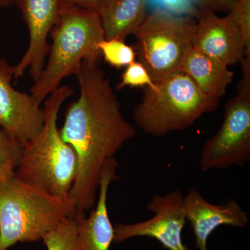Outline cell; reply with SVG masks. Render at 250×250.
I'll return each instance as SVG.
<instances>
[{"label": "cell", "mask_w": 250, "mask_h": 250, "mask_svg": "<svg viewBox=\"0 0 250 250\" xmlns=\"http://www.w3.org/2000/svg\"><path fill=\"white\" fill-rule=\"evenodd\" d=\"M75 75L80 96L67 108L59 131L77 155V177L69 195L76 214L85 215L96 205L104 166L136 136V129L123 116L99 63L83 62Z\"/></svg>", "instance_id": "1"}, {"label": "cell", "mask_w": 250, "mask_h": 250, "mask_svg": "<svg viewBox=\"0 0 250 250\" xmlns=\"http://www.w3.org/2000/svg\"><path fill=\"white\" fill-rule=\"evenodd\" d=\"M197 20L194 47L228 67L241 62L246 45L231 12L220 17L216 13L202 11Z\"/></svg>", "instance_id": "11"}, {"label": "cell", "mask_w": 250, "mask_h": 250, "mask_svg": "<svg viewBox=\"0 0 250 250\" xmlns=\"http://www.w3.org/2000/svg\"><path fill=\"white\" fill-rule=\"evenodd\" d=\"M153 9L166 10L174 15L188 16L197 19L200 11L190 0H149Z\"/></svg>", "instance_id": "20"}, {"label": "cell", "mask_w": 250, "mask_h": 250, "mask_svg": "<svg viewBox=\"0 0 250 250\" xmlns=\"http://www.w3.org/2000/svg\"><path fill=\"white\" fill-rule=\"evenodd\" d=\"M62 3L100 12L105 0H62Z\"/></svg>", "instance_id": "23"}, {"label": "cell", "mask_w": 250, "mask_h": 250, "mask_svg": "<svg viewBox=\"0 0 250 250\" xmlns=\"http://www.w3.org/2000/svg\"><path fill=\"white\" fill-rule=\"evenodd\" d=\"M68 85L59 86L45 102V121L41 131L24 143L15 177L57 197L70 196L77 173L76 153L62 139L57 126L59 110L72 96Z\"/></svg>", "instance_id": "2"}, {"label": "cell", "mask_w": 250, "mask_h": 250, "mask_svg": "<svg viewBox=\"0 0 250 250\" xmlns=\"http://www.w3.org/2000/svg\"><path fill=\"white\" fill-rule=\"evenodd\" d=\"M200 12H226L231 11L238 0H190Z\"/></svg>", "instance_id": "22"}, {"label": "cell", "mask_w": 250, "mask_h": 250, "mask_svg": "<svg viewBox=\"0 0 250 250\" xmlns=\"http://www.w3.org/2000/svg\"><path fill=\"white\" fill-rule=\"evenodd\" d=\"M78 223L75 215L62 220L42 237L47 250H76Z\"/></svg>", "instance_id": "16"}, {"label": "cell", "mask_w": 250, "mask_h": 250, "mask_svg": "<svg viewBox=\"0 0 250 250\" xmlns=\"http://www.w3.org/2000/svg\"><path fill=\"white\" fill-rule=\"evenodd\" d=\"M23 146L0 128V182L14 177Z\"/></svg>", "instance_id": "17"}, {"label": "cell", "mask_w": 250, "mask_h": 250, "mask_svg": "<svg viewBox=\"0 0 250 250\" xmlns=\"http://www.w3.org/2000/svg\"><path fill=\"white\" fill-rule=\"evenodd\" d=\"M230 12L244 39L246 55L250 56V0H238Z\"/></svg>", "instance_id": "21"}, {"label": "cell", "mask_w": 250, "mask_h": 250, "mask_svg": "<svg viewBox=\"0 0 250 250\" xmlns=\"http://www.w3.org/2000/svg\"><path fill=\"white\" fill-rule=\"evenodd\" d=\"M119 167L116 158L105 164L102 171L96 207L89 216L77 215L78 223L76 250H109L114 239V228L107 209L108 188L118 179L116 170Z\"/></svg>", "instance_id": "13"}, {"label": "cell", "mask_w": 250, "mask_h": 250, "mask_svg": "<svg viewBox=\"0 0 250 250\" xmlns=\"http://www.w3.org/2000/svg\"><path fill=\"white\" fill-rule=\"evenodd\" d=\"M126 86H147L153 88L155 87V83L143 64L135 61L126 67L122 75L121 82L117 85V88L122 89Z\"/></svg>", "instance_id": "19"}, {"label": "cell", "mask_w": 250, "mask_h": 250, "mask_svg": "<svg viewBox=\"0 0 250 250\" xmlns=\"http://www.w3.org/2000/svg\"><path fill=\"white\" fill-rule=\"evenodd\" d=\"M219 101L179 72L155 83L154 88H146L135 108L134 121L146 134L164 136L192 126L205 113L214 111Z\"/></svg>", "instance_id": "5"}, {"label": "cell", "mask_w": 250, "mask_h": 250, "mask_svg": "<svg viewBox=\"0 0 250 250\" xmlns=\"http://www.w3.org/2000/svg\"><path fill=\"white\" fill-rule=\"evenodd\" d=\"M149 0H105L100 10L106 39H125L147 17Z\"/></svg>", "instance_id": "15"}, {"label": "cell", "mask_w": 250, "mask_h": 250, "mask_svg": "<svg viewBox=\"0 0 250 250\" xmlns=\"http://www.w3.org/2000/svg\"><path fill=\"white\" fill-rule=\"evenodd\" d=\"M181 72L187 74L204 93L218 100L233 80L228 66L194 47L186 55Z\"/></svg>", "instance_id": "14"}, {"label": "cell", "mask_w": 250, "mask_h": 250, "mask_svg": "<svg viewBox=\"0 0 250 250\" xmlns=\"http://www.w3.org/2000/svg\"><path fill=\"white\" fill-rule=\"evenodd\" d=\"M98 47L105 62L116 68L126 67L136 59L134 47L121 39H104L99 42Z\"/></svg>", "instance_id": "18"}, {"label": "cell", "mask_w": 250, "mask_h": 250, "mask_svg": "<svg viewBox=\"0 0 250 250\" xmlns=\"http://www.w3.org/2000/svg\"><path fill=\"white\" fill-rule=\"evenodd\" d=\"M14 66L0 59V128L24 146L43 126L45 111L31 95L11 84Z\"/></svg>", "instance_id": "9"}, {"label": "cell", "mask_w": 250, "mask_h": 250, "mask_svg": "<svg viewBox=\"0 0 250 250\" xmlns=\"http://www.w3.org/2000/svg\"><path fill=\"white\" fill-rule=\"evenodd\" d=\"M50 33L48 60L30 90L39 104L60 86L63 79L75 75L82 62L100 63L98 44L105 39L98 12L64 3Z\"/></svg>", "instance_id": "3"}, {"label": "cell", "mask_w": 250, "mask_h": 250, "mask_svg": "<svg viewBox=\"0 0 250 250\" xmlns=\"http://www.w3.org/2000/svg\"><path fill=\"white\" fill-rule=\"evenodd\" d=\"M14 2V0H0V8L6 7Z\"/></svg>", "instance_id": "24"}, {"label": "cell", "mask_w": 250, "mask_h": 250, "mask_svg": "<svg viewBox=\"0 0 250 250\" xmlns=\"http://www.w3.org/2000/svg\"><path fill=\"white\" fill-rule=\"evenodd\" d=\"M241 62L243 79L238 93L225 105L223 124L200 153L202 172L243 167L250 161V59Z\"/></svg>", "instance_id": "7"}, {"label": "cell", "mask_w": 250, "mask_h": 250, "mask_svg": "<svg viewBox=\"0 0 250 250\" xmlns=\"http://www.w3.org/2000/svg\"><path fill=\"white\" fill-rule=\"evenodd\" d=\"M152 218L135 224L118 223L114 228L113 243H121L134 237L154 238L168 250H188L182 241L186 223L184 195L178 190L164 195L156 194L147 202Z\"/></svg>", "instance_id": "8"}, {"label": "cell", "mask_w": 250, "mask_h": 250, "mask_svg": "<svg viewBox=\"0 0 250 250\" xmlns=\"http://www.w3.org/2000/svg\"><path fill=\"white\" fill-rule=\"evenodd\" d=\"M184 207L187 220L195 235V247L199 250H207L208 237L218 227L244 228L248 222L247 213L235 200L213 205L195 188H190L184 196Z\"/></svg>", "instance_id": "12"}, {"label": "cell", "mask_w": 250, "mask_h": 250, "mask_svg": "<svg viewBox=\"0 0 250 250\" xmlns=\"http://www.w3.org/2000/svg\"><path fill=\"white\" fill-rule=\"evenodd\" d=\"M195 25V18L156 8L133 33L136 56L154 83L181 72L193 47Z\"/></svg>", "instance_id": "6"}, {"label": "cell", "mask_w": 250, "mask_h": 250, "mask_svg": "<svg viewBox=\"0 0 250 250\" xmlns=\"http://www.w3.org/2000/svg\"><path fill=\"white\" fill-rule=\"evenodd\" d=\"M21 11L29 32V45L22 59L14 66V78H20L29 70L34 82L40 77L48 55L47 42L57 22L62 0H14Z\"/></svg>", "instance_id": "10"}, {"label": "cell", "mask_w": 250, "mask_h": 250, "mask_svg": "<svg viewBox=\"0 0 250 250\" xmlns=\"http://www.w3.org/2000/svg\"><path fill=\"white\" fill-rule=\"evenodd\" d=\"M75 213L70 196H54L15 176L0 182V250H9L18 243L42 241Z\"/></svg>", "instance_id": "4"}]
</instances>
